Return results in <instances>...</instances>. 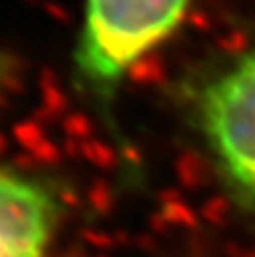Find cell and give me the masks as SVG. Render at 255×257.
<instances>
[{
  "mask_svg": "<svg viewBox=\"0 0 255 257\" xmlns=\"http://www.w3.org/2000/svg\"><path fill=\"white\" fill-rule=\"evenodd\" d=\"M190 0H86L75 48L77 84L95 99H113L140 57L181 25Z\"/></svg>",
  "mask_w": 255,
  "mask_h": 257,
  "instance_id": "6da1fadb",
  "label": "cell"
},
{
  "mask_svg": "<svg viewBox=\"0 0 255 257\" xmlns=\"http://www.w3.org/2000/svg\"><path fill=\"white\" fill-rule=\"evenodd\" d=\"M192 113L224 185L255 210V41L201 81Z\"/></svg>",
  "mask_w": 255,
  "mask_h": 257,
  "instance_id": "7a4b0ae2",
  "label": "cell"
},
{
  "mask_svg": "<svg viewBox=\"0 0 255 257\" xmlns=\"http://www.w3.org/2000/svg\"><path fill=\"white\" fill-rule=\"evenodd\" d=\"M59 214L43 181L0 165V257H45Z\"/></svg>",
  "mask_w": 255,
  "mask_h": 257,
  "instance_id": "3957f363",
  "label": "cell"
}]
</instances>
